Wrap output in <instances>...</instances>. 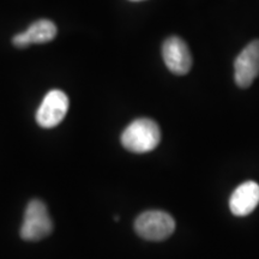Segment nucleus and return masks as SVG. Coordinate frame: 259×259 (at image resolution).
<instances>
[{
  "label": "nucleus",
  "mask_w": 259,
  "mask_h": 259,
  "mask_svg": "<svg viewBox=\"0 0 259 259\" xmlns=\"http://www.w3.org/2000/svg\"><path fill=\"white\" fill-rule=\"evenodd\" d=\"M161 142V131L154 120L148 118L136 119L121 135V144L128 151L144 154L154 150Z\"/></svg>",
  "instance_id": "1"
},
{
  "label": "nucleus",
  "mask_w": 259,
  "mask_h": 259,
  "mask_svg": "<svg viewBox=\"0 0 259 259\" xmlns=\"http://www.w3.org/2000/svg\"><path fill=\"white\" fill-rule=\"evenodd\" d=\"M52 231L53 222L48 213L46 204L38 199L30 200L25 209L24 220L21 227L22 239L37 241L50 235Z\"/></svg>",
  "instance_id": "2"
},
{
  "label": "nucleus",
  "mask_w": 259,
  "mask_h": 259,
  "mask_svg": "<svg viewBox=\"0 0 259 259\" xmlns=\"http://www.w3.org/2000/svg\"><path fill=\"white\" fill-rule=\"evenodd\" d=\"M136 233L150 241H162L169 238L176 229V221L169 213L150 210L138 216L135 221Z\"/></svg>",
  "instance_id": "3"
},
{
  "label": "nucleus",
  "mask_w": 259,
  "mask_h": 259,
  "mask_svg": "<svg viewBox=\"0 0 259 259\" xmlns=\"http://www.w3.org/2000/svg\"><path fill=\"white\" fill-rule=\"evenodd\" d=\"M70 101L66 94L61 90H51L42 100L36 112L37 124L44 128H52L64 120L69 111Z\"/></svg>",
  "instance_id": "4"
},
{
  "label": "nucleus",
  "mask_w": 259,
  "mask_h": 259,
  "mask_svg": "<svg viewBox=\"0 0 259 259\" xmlns=\"http://www.w3.org/2000/svg\"><path fill=\"white\" fill-rule=\"evenodd\" d=\"M259 74V40L250 42L234 63L235 83L240 88H248Z\"/></svg>",
  "instance_id": "5"
},
{
  "label": "nucleus",
  "mask_w": 259,
  "mask_h": 259,
  "mask_svg": "<svg viewBox=\"0 0 259 259\" xmlns=\"http://www.w3.org/2000/svg\"><path fill=\"white\" fill-rule=\"evenodd\" d=\"M162 57L168 70L179 76L186 74L192 66V56L189 46L183 38L178 36H170L163 42Z\"/></svg>",
  "instance_id": "6"
},
{
  "label": "nucleus",
  "mask_w": 259,
  "mask_h": 259,
  "mask_svg": "<svg viewBox=\"0 0 259 259\" xmlns=\"http://www.w3.org/2000/svg\"><path fill=\"white\" fill-rule=\"evenodd\" d=\"M57 32V25L50 19H37L27 30L15 35L12 44L17 48H27L32 44H47L56 38Z\"/></svg>",
  "instance_id": "7"
},
{
  "label": "nucleus",
  "mask_w": 259,
  "mask_h": 259,
  "mask_svg": "<svg viewBox=\"0 0 259 259\" xmlns=\"http://www.w3.org/2000/svg\"><path fill=\"white\" fill-rule=\"evenodd\" d=\"M259 204V185L254 181H246L236 187L229 199L233 215L247 216Z\"/></svg>",
  "instance_id": "8"
},
{
  "label": "nucleus",
  "mask_w": 259,
  "mask_h": 259,
  "mask_svg": "<svg viewBox=\"0 0 259 259\" xmlns=\"http://www.w3.org/2000/svg\"><path fill=\"white\" fill-rule=\"evenodd\" d=\"M131 2H143V0H131Z\"/></svg>",
  "instance_id": "9"
}]
</instances>
